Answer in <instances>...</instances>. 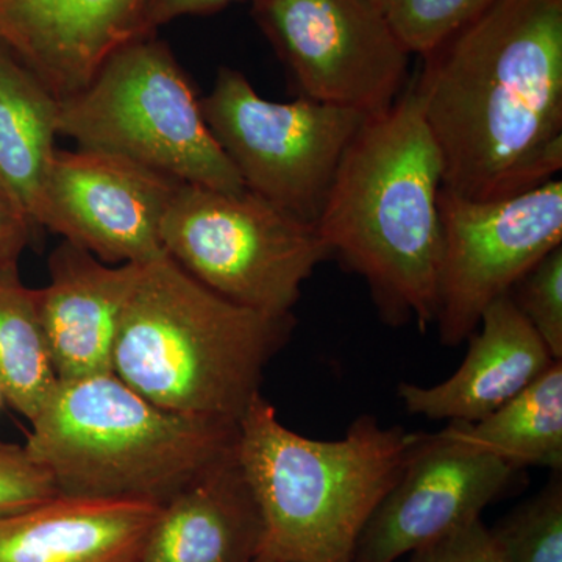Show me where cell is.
<instances>
[{
    "label": "cell",
    "instance_id": "6da1fadb",
    "mask_svg": "<svg viewBox=\"0 0 562 562\" xmlns=\"http://www.w3.org/2000/svg\"><path fill=\"white\" fill-rule=\"evenodd\" d=\"M409 79L442 190L508 199L562 168V0H495L422 55Z\"/></svg>",
    "mask_w": 562,
    "mask_h": 562
},
{
    "label": "cell",
    "instance_id": "7a4b0ae2",
    "mask_svg": "<svg viewBox=\"0 0 562 562\" xmlns=\"http://www.w3.org/2000/svg\"><path fill=\"white\" fill-rule=\"evenodd\" d=\"M442 162L412 83L369 114L347 147L316 222L325 246L371 291L387 324L435 325Z\"/></svg>",
    "mask_w": 562,
    "mask_h": 562
},
{
    "label": "cell",
    "instance_id": "3957f363",
    "mask_svg": "<svg viewBox=\"0 0 562 562\" xmlns=\"http://www.w3.org/2000/svg\"><path fill=\"white\" fill-rule=\"evenodd\" d=\"M417 436L364 414L342 439L317 441L284 427L261 392L255 395L236 438V461L261 520L255 560L351 562Z\"/></svg>",
    "mask_w": 562,
    "mask_h": 562
},
{
    "label": "cell",
    "instance_id": "277c9868",
    "mask_svg": "<svg viewBox=\"0 0 562 562\" xmlns=\"http://www.w3.org/2000/svg\"><path fill=\"white\" fill-rule=\"evenodd\" d=\"M292 328V314L236 305L165 254L144 265L125 306L113 373L169 412L238 424Z\"/></svg>",
    "mask_w": 562,
    "mask_h": 562
},
{
    "label": "cell",
    "instance_id": "5b68a950",
    "mask_svg": "<svg viewBox=\"0 0 562 562\" xmlns=\"http://www.w3.org/2000/svg\"><path fill=\"white\" fill-rule=\"evenodd\" d=\"M24 446L61 495L165 505L235 454L238 424L169 412L113 372L58 382Z\"/></svg>",
    "mask_w": 562,
    "mask_h": 562
},
{
    "label": "cell",
    "instance_id": "8992f818",
    "mask_svg": "<svg viewBox=\"0 0 562 562\" xmlns=\"http://www.w3.org/2000/svg\"><path fill=\"white\" fill-rule=\"evenodd\" d=\"M58 133L181 183L246 191L203 116L201 99L165 41L124 44L90 83L60 102Z\"/></svg>",
    "mask_w": 562,
    "mask_h": 562
},
{
    "label": "cell",
    "instance_id": "52a82bcc",
    "mask_svg": "<svg viewBox=\"0 0 562 562\" xmlns=\"http://www.w3.org/2000/svg\"><path fill=\"white\" fill-rule=\"evenodd\" d=\"M162 249L236 305L291 316L302 286L330 257L314 224L249 190L180 183L161 225Z\"/></svg>",
    "mask_w": 562,
    "mask_h": 562
},
{
    "label": "cell",
    "instance_id": "ba28073f",
    "mask_svg": "<svg viewBox=\"0 0 562 562\" xmlns=\"http://www.w3.org/2000/svg\"><path fill=\"white\" fill-rule=\"evenodd\" d=\"M203 116L246 190L316 225L347 147L368 114L299 98H261L241 70L222 66Z\"/></svg>",
    "mask_w": 562,
    "mask_h": 562
},
{
    "label": "cell",
    "instance_id": "9c48e42d",
    "mask_svg": "<svg viewBox=\"0 0 562 562\" xmlns=\"http://www.w3.org/2000/svg\"><path fill=\"white\" fill-rule=\"evenodd\" d=\"M251 3L299 98L369 116L390 109L408 87L412 54L371 0Z\"/></svg>",
    "mask_w": 562,
    "mask_h": 562
},
{
    "label": "cell",
    "instance_id": "30bf717a",
    "mask_svg": "<svg viewBox=\"0 0 562 562\" xmlns=\"http://www.w3.org/2000/svg\"><path fill=\"white\" fill-rule=\"evenodd\" d=\"M441 261L435 325L443 346H460L484 310L509 294L549 251L562 246V181L508 199L439 194Z\"/></svg>",
    "mask_w": 562,
    "mask_h": 562
},
{
    "label": "cell",
    "instance_id": "8fae6325",
    "mask_svg": "<svg viewBox=\"0 0 562 562\" xmlns=\"http://www.w3.org/2000/svg\"><path fill=\"white\" fill-rule=\"evenodd\" d=\"M180 183L120 155L57 149L36 227L58 233L106 265H146L166 254L162 220Z\"/></svg>",
    "mask_w": 562,
    "mask_h": 562
},
{
    "label": "cell",
    "instance_id": "7c38bea8",
    "mask_svg": "<svg viewBox=\"0 0 562 562\" xmlns=\"http://www.w3.org/2000/svg\"><path fill=\"white\" fill-rule=\"evenodd\" d=\"M516 469L443 432H419L397 483L366 524L351 562H395L480 519L508 490Z\"/></svg>",
    "mask_w": 562,
    "mask_h": 562
},
{
    "label": "cell",
    "instance_id": "4fadbf2b",
    "mask_svg": "<svg viewBox=\"0 0 562 562\" xmlns=\"http://www.w3.org/2000/svg\"><path fill=\"white\" fill-rule=\"evenodd\" d=\"M146 0H0V44L65 101L124 44L140 38Z\"/></svg>",
    "mask_w": 562,
    "mask_h": 562
},
{
    "label": "cell",
    "instance_id": "5bb4252c",
    "mask_svg": "<svg viewBox=\"0 0 562 562\" xmlns=\"http://www.w3.org/2000/svg\"><path fill=\"white\" fill-rule=\"evenodd\" d=\"M143 269L140 262L106 265L66 239L52 251L38 305L58 382L113 372L122 314Z\"/></svg>",
    "mask_w": 562,
    "mask_h": 562
},
{
    "label": "cell",
    "instance_id": "9a60e30c",
    "mask_svg": "<svg viewBox=\"0 0 562 562\" xmlns=\"http://www.w3.org/2000/svg\"><path fill=\"white\" fill-rule=\"evenodd\" d=\"M479 327L460 369L446 382L398 384L406 412L430 420H482L557 361L509 294L484 310Z\"/></svg>",
    "mask_w": 562,
    "mask_h": 562
},
{
    "label": "cell",
    "instance_id": "2e32d148",
    "mask_svg": "<svg viewBox=\"0 0 562 562\" xmlns=\"http://www.w3.org/2000/svg\"><path fill=\"white\" fill-rule=\"evenodd\" d=\"M161 506L57 495L0 519V562H139Z\"/></svg>",
    "mask_w": 562,
    "mask_h": 562
},
{
    "label": "cell",
    "instance_id": "e0dca14e",
    "mask_svg": "<svg viewBox=\"0 0 562 562\" xmlns=\"http://www.w3.org/2000/svg\"><path fill=\"white\" fill-rule=\"evenodd\" d=\"M260 538L235 450L161 506L139 562H254Z\"/></svg>",
    "mask_w": 562,
    "mask_h": 562
},
{
    "label": "cell",
    "instance_id": "ac0fdd59",
    "mask_svg": "<svg viewBox=\"0 0 562 562\" xmlns=\"http://www.w3.org/2000/svg\"><path fill=\"white\" fill-rule=\"evenodd\" d=\"M58 114L60 101L0 44V183L35 227L57 151Z\"/></svg>",
    "mask_w": 562,
    "mask_h": 562
},
{
    "label": "cell",
    "instance_id": "d6986e66",
    "mask_svg": "<svg viewBox=\"0 0 562 562\" xmlns=\"http://www.w3.org/2000/svg\"><path fill=\"white\" fill-rule=\"evenodd\" d=\"M453 441L498 458L513 469L562 468V361L482 420L450 422Z\"/></svg>",
    "mask_w": 562,
    "mask_h": 562
},
{
    "label": "cell",
    "instance_id": "ffe728a7",
    "mask_svg": "<svg viewBox=\"0 0 562 562\" xmlns=\"http://www.w3.org/2000/svg\"><path fill=\"white\" fill-rule=\"evenodd\" d=\"M58 384L41 324L38 290L18 272L0 276V387L3 398L29 422Z\"/></svg>",
    "mask_w": 562,
    "mask_h": 562
},
{
    "label": "cell",
    "instance_id": "44dd1931",
    "mask_svg": "<svg viewBox=\"0 0 562 562\" xmlns=\"http://www.w3.org/2000/svg\"><path fill=\"white\" fill-rule=\"evenodd\" d=\"M491 532L506 562H562L561 473Z\"/></svg>",
    "mask_w": 562,
    "mask_h": 562
},
{
    "label": "cell",
    "instance_id": "7402d4cb",
    "mask_svg": "<svg viewBox=\"0 0 562 562\" xmlns=\"http://www.w3.org/2000/svg\"><path fill=\"white\" fill-rule=\"evenodd\" d=\"M495 0H392L386 11L409 54L425 55Z\"/></svg>",
    "mask_w": 562,
    "mask_h": 562
},
{
    "label": "cell",
    "instance_id": "603a6c76",
    "mask_svg": "<svg viewBox=\"0 0 562 562\" xmlns=\"http://www.w3.org/2000/svg\"><path fill=\"white\" fill-rule=\"evenodd\" d=\"M513 302L552 353L562 360V246L549 251L517 281Z\"/></svg>",
    "mask_w": 562,
    "mask_h": 562
},
{
    "label": "cell",
    "instance_id": "cb8c5ba5",
    "mask_svg": "<svg viewBox=\"0 0 562 562\" xmlns=\"http://www.w3.org/2000/svg\"><path fill=\"white\" fill-rule=\"evenodd\" d=\"M49 471L33 460L25 446L0 441V519L57 497Z\"/></svg>",
    "mask_w": 562,
    "mask_h": 562
},
{
    "label": "cell",
    "instance_id": "d4e9b609",
    "mask_svg": "<svg viewBox=\"0 0 562 562\" xmlns=\"http://www.w3.org/2000/svg\"><path fill=\"white\" fill-rule=\"evenodd\" d=\"M408 562H506L491 528L480 519L462 524L409 553Z\"/></svg>",
    "mask_w": 562,
    "mask_h": 562
},
{
    "label": "cell",
    "instance_id": "484cf974",
    "mask_svg": "<svg viewBox=\"0 0 562 562\" xmlns=\"http://www.w3.org/2000/svg\"><path fill=\"white\" fill-rule=\"evenodd\" d=\"M35 231L21 203L0 183V276L16 272L22 251Z\"/></svg>",
    "mask_w": 562,
    "mask_h": 562
},
{
    "label": "cell",
    "instance_id": "4316f807",
    "mask_svg": "<svg viewBox=\"0 0 562 562\" xmlns=\"http://www.w3.org/2000/svg\"><path fill=\"white\" fill-rule=\"evenodd\" d=\"M243 0H146L140 18V38L155 35L161 25L183 16L216 13Z\"/></svg>",
    "mask_w": 562,
    "mask_h": 562
},
{
    "label": "cell",
    "instance_id": "83f0119b",
    "mask_svg": "<svg viewBox=\"0 0 562 562\" xmlns=\"http://www.w3.org/2000/svg\"><path fill=\"white\" fill-rule=\"evenodd\" d=\"M371 2L376 7V9H380L386 13L387 9H390L392 0H371Z\"/></svg>",
    "mask_w": 562,
    "mask_h": 562
},
{
    "label": "cell",
    "instance_id": "f1b7e54d",
    "mask_svg": "<svg viewBox=\"0 0 562 562\" xmlns=\"http://www.w3.org/2000/svg\"><path fill=\"white\" fill-rule=\"evenodd\" d=\"M3 401H5V398H3L2 387H0V405H2Z\"/></svg>",
    "mask_w": 562,
    "mask_h": 562
},
{
    "label": "cell",
    "instance_id": "f546056e",
    "mask_svg": "<svg viewBox=\"0 0 562 562\" xmlns=\"http://www.w3.org/2000/svg\"><path fill=\"white\" fill-rule=\"evenodd\" d=\"M254 562H268V561L255 560Z\"/></svg>",
    "mask_w": 562,
    "mask_h": 562
}]
</instances>
